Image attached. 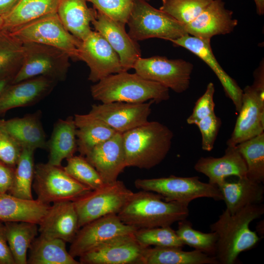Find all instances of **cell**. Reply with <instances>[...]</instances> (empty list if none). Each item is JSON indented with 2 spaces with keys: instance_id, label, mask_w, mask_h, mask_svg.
Masks as SVG:
<instances>
[{
  "instance_id": "cell-30",
  "label": "cell",
  "mask_w": 264,
  "mask_h": 264,
  "mask_svg": "<svg viewBox=\"0 0 264 264\" xmlns=\"http://www.w3.org/2000/svg\"><path fill=\"white\" fill-rule=\"evenodd\" d=\"M142 264H219L214 256L194 250L184 251L177 247H148Z\"/></svg>"
},
{
  "instance_id": "cell-1",
  "label": "cell",
  "mask_w": 264,
  "mask_h": 264,
  "mask_svg": "<svg viewBox=\"0 0 264 264\" xmlns=\"http://www.w3.org/2000/svg\"><path fill=\"white\" fill-rule=\"evenodd\" d=\"M264 213L261 204L248 205L234 214L226 209L210 226L218 236L215 257L219 264H236L239 255L253 248L260 240L249 225Z\"/></svg>"
},
{
  "instance_id": "cell-50",
  "label": "cell",
  "mask_w": 264,
  "mask_h": 264,
  "mask_svg": "<svg viewBox=\"0 0 264 264\" xmlns=\"http://www.w3.org/2000/svg\"><path fill=\"white\" fill-rule=\"evenodd\" d=\"M4 23V17L0 16V30H2Z\"/></svg>"
},
{
  "instance_id": "cell-2",
  "label": "cell",
  "mask_w": 264,
  "mask_h": 264,
  "mask_svg": "<svg viewBox=\"0 0 264 264\" xmlns=\"http://www.w3.org/2000/svg\"><path fill=\"white\" fill-rule=\"evenodd\" d=\"M189 204L166 201L157 193L141 190L133 192L117 215L137 229L171 226L187 219Z\"/></svg>"
},
{
  "instance_id": "cell-51",
  "label": "cell",
  "mask_w": 264,
  "mask_h": 264,
  "mask_svg": "<svg viewBox=\"0 0 264 264\" xmlns=\"http://www.w3.org/2000/svg\"><path fill=\"white\" fill-rule=\"evenodd\" d=\"M146 0L148 2V1H150V0Z\"/></svg>"
},
{
  "instance_id": "cell-11",
  "label": "cell",
  "mask_w": 264,
  "mask_h": 264,
  "mask_svg": "<svg viewBox=\"0 0 264 264\" xmlns=\"http://www.w3.org/2000/svg\"><path fill=\"white\" fill-rule=\"evenodd\" d=\"M193 68V65L190 62L160 56L140 57L133 67L135 72L142 77L158 83L177 93L189 88Z\"/></svg>"
},
{
  "instance_id": "cell-48",
  "label": "cell",
  "mask_w": 264,
  "mask_h": 264,
  "mask_svg": "<svg viewBox=\"0 0 264 264\" xmlns=\"http://www.w3.org/2000/svg\"><path fill=\"white\" fill-rule=\"evenodd\" d=\"M19 0H0V16L4 17L17 4Z\"/></svg>"
},
{
  "instance_id": "cell-42",
  "label": "cell",
  "mask_w": 264,
  "mask_h": 264,
  "mask_svg": "<svg viewBox=\"0 0 264 264\" xmlns=\"http://www.w3.org/2000/svg\"><path fill=\"white\" fill-rule=\"evenodd\" d=\"M215 91L214 84L209 83L204 93L197 100L191 114L186 120L188 124L196 125L199 121L215 112Z\"/></svg>"
},
{
  "instance_id": "cell-41",
  "label": "cell",
  "mask_w": 264,
  "mask_h": 264,
  "mask_svg": "<svg viewBox=\"0 0 264 264\" xmlns=\"http://www.w3.org/2000/svg\"><path fill=\"white\" fill-rule=\"evenodd\" d=\"M94 8L112 20L127 24L134 0H87Z\"/></svg>"
},
{
  "instance_id": "cell-9",
  "label": "cell",
  "mask_w": 264,
  "mask_h": 264,
  "mask_svg": "<svg viewBox=\"0 0 264 264\" xmlns=\"http://www.w3.org/2000/svg\"><path fill=\"white\" fill-rule=\"evenodd\" d=\"M33 187L37 199L47 204L73 201L91 190L71 177L61 166L48 163L35 165Z\"/></svg>"
},
{
  "instance_id": "cell-3",
  "label": "cell",
  "mask_w": 264,
  "mask_h": 264,
  "mask_svg": "<svg viewBox=\"0 0 264 264\" xmlns=\"http://www.w3.org/2000/svg\"><path fill=\"white\" fill-rule=\"evenodd\" d=\"M122 134L127 167L145 169L154 168L165 159L174 136L166 125L149 121Z\"/></svg>"
},
{
  "instance_id": "cell-14",
  "label": "cell",
  "mask_w": 264,
  "mask_h": 264,
  "mask_svg": "<svg viewBox=\"0 0 264 264\" xmlns=\"http://www.w3.org/2000/svg\"><path fill=\"white\" fill-rule=\"evenodd\" d=\"M227 146L238 144L264 132V93L252 85L243 89L242 106Z\"/></svg>"
},
{
  "instance_id": "cell-7",
  "label": "cell",
  "mask_w": 264,
  "mask_h": 264,
  "mask_svg": "<svg viewBox=\"0 0 264 264\" xmlns=\"http://www.w3.org/2000/svg\"><path fill=\"white\" fill-rule=\"evenodd\" d=\"M23 44V61L12 84L38 76L48 77L57 82L65 80L71 59L67 52L44 44Z\"/></svg>"
},
{
  "instance_id": "cell-24",
  "label": "cell",
  "mask_w": 264,
  "mask_h": 264,
  "mask_svg": "<svg viewBox=\"0 0 264 264\" xmlns=\"http://www.w3.org/2000/svg\"><path fill=\"white\" fill-rule=\"evenodd\" d=\"M41 118L42 112L38 110L22 117L0 120V126L22 149H47V141Z\"/></svg>"
},
{
  "instance_id": "cell-34",
  "label": "cell",
  "mask_w": 264,
  "mask_h": 264,
  "mask_svg": "<svg viewBox=\"0 0 264 264\" xmlns=\"http://www.w3.org/2000/svg\"><path fill=\"white\" fill-rule=\"evenodd\" d=\"M35 150L22 148L15 168L12 185L8 194L27 199H33L32 187L34 177V154Z\"/></svg>"
},
{
  "instance_id": "cell-47",
  "label": "cell",
  "mask_w": 264,
  "mask_h": 264,
  "mask_svg": "<svg viewBox=\"0 0 264 264\" xmlns=\"http://www.w3.org/2000/svg\"><path fill=\"white\" fill-rule=\"evenodd\" d=\"M17 72H12L0 75V97L10 84H12Z\"/></svg>"
},
{
  "instance_id": "cell-49",
  "label": "cell",
  "mask_w": 264,
  "mask_h": 264,
  "mask_svg": "<svg viewBox=\"0 0 264 264\" xmlns=\"http://www.w3.org/2000/svg\"><path fill=\"white\" fill-rule=\"evenodd\" d=\"M256 11L258 15H263L264 14V0H254Z\"/></svg>"
},
{
  "instance_id": "cell-29",
  "label": "cell",
  "mask_w": 264,
  "mask_h": 264,
  "mask_svg": "<svg viewBox=\"0 0 264 264\" xmlns=\"http://www.w3.org/2000/svg\"><path fill=\"white\" fill-rule=\"evenodd\" d=\"M77 150L85 156L98 145L106 141L117 132L90 113L75 114Z\"/></svg>"
},
{
  "instance_id": "cell-25",
  "label": "cell",
  "mask_w": 264,
  "mask_h": 264,
  "mask_svg": "<svg viewBox=\"0 0 264 264\" xmlns=\"http://www.w3.org/2000/svg\"><path fill=\"white\" fill-rule=\"evenodd\" d=\"M235 181L226 179L219 188L221 193L226 209L234 214L245 207L261 204L264 199L263 183L250 179L246 176L238 178Z\"/></svg>"
},
{
  "instance_id": "cell-17",
  "label": "cell",
  "mask_w": 264,
  "mask_h": 264,
  "mask_svg": "<svg viewBox=\"0 0 264 264\" xmlns=\"http://www.w3.org/2000/svg\"><path fill=\"white\" fill-rule=\"evenodd\" d=\"M97 12L96 17L91 22L95 31L101 34L117 53L124 71L133 68L136 61L141 57L137 42L126 32L125 24Z\"/></svg>"
},
{
  "instance_id": "cell-20",
  "label": "cell",
  "mask_w": 264,
  "mask_h": 264,
  "mask_svg": "<svg viewBox=\"0 0 264 264\" xmlns=\"http://www.w3.org/2000/svg\"><path fill=\"white\" fill-rule=\"evenodd\" d=\"M57 83L38 76L10 84L0 97V115L12 109L35 105L47 96Z\"/></svg>"
},
{
  "instance_id": "cell-22",
  "label": "cell",
  "mask_w": 264,
  "mask_h": 264,
  "mask_svg": "<svg viewBox=\"0 0 264 264\" xmlns=\"http://www.w3.org/2000/svg\"><path fill=\"white\" fill-rule=\"evenodd\" d=\"M38 225L40 234L71 243L80 229L73 201L53 203Z\"/></svg>"
},
{
  "instance_id": "cell-27",
  "label": "cell",
  "mask_w": 264,
  "mask_h": 264,
  "mask_svg": "<svg viewBox=\"0 0 264 264\" xmlns=\"http://www.w3.org/2000/svg\"><path fill=\"white\" fill-rule=\"evenodd\" d=\"M50 205L38 199H23L7 193H0V221L28 222L38 225Z\"/></svg>"
},
{
  "instance_id": "cell-26",
  "label": "cell",
  "mask_w": 264,
  "mask_h": 264,
  "mask_svg": "<svg viewBox=\"0 0 264 264\" xmlns=\"http://www.w3.org/2000/svg\"><path fill=\"white\" fill-rule=\"evenodd\" d=\"M87 0H59L56 13L66 29L80 41L92 31L90 24L97 10L89 8Z\"/></svg>"
},
{
  "instance_id": "cell-45",
  "label": "cell",
  "mask_w": 264,
  "mask_h": 264,
  "mask_svg": "<svg viewBox=\"0 0 264 264\" xmlns=\"http://www.w3.org/2000/svg\"><path fill=\"white\" fill-rule=\"evenodd\" d=\"M15 168L0 161V193H8L14 179Z\"/></svg>"
},
{
  "instance_id": "cell-19",
  "label": "cell",
  "mask_w": 264,
  "mask_h": 264,
  "mask_svg": "<svg viewBox=\"0 0 264 264\" xmlns=\"http://www.w3.org/2000/svg\"><path fill=\"white\" fill-rule=\"evenodd\" d=\"M222 0H213L192 22L185 25L187 33L205 40L232 32L238 23Z\"/></svg>"
},
{
  "instance_id": "cell-28",
  "label": "cell",
  "mask_w": 264,
  "mask_h": 264,
  "mask_svg": "<svg viewBox=\"0 0 264 264\" xmlns=\"http://www.w3.org/2000/svg\"><path fill=\"white\" fill-rule=\"evenodd\" d=\"M76 130L73 116L56 121L51 137L47 142L48 163L61 166L64 159L74 155L77 150Z\"/></svg>"
},
{
  "instance_id": "cell-12",
  "label": "cell",
  "mask_w": 264,
  "mask_h": 264,
  "mask_svg": "<svg viewBox=\"0 0 264 264\" xmlns=\"http://www.w3.org/2000/svg\"><path fill=\"white\" fill-rule=\"evenodd\" d=\"M78 60L84 61L90 72L88 79L96 83L111 74L123 71L119 57L99 33L93 31L78 47Z\"/></svg>"
},
{
  "instance_id": "cell-32",
  "label": "cell",
  "mask_w": 264,
  "mask_h": 264,
  "mask_svg": "<svg viewBox=\"0 0 264 264\" xmlns=\"http://www.w3.org/2000/svg\"><path fill=\"white\" fill-rule=\"evenodd\" d=\"M59 0H19L5 16L3 30L10 31L44 15L56 12Z\"/></svg>"
},
{
  "instance_id": "cell-43",
  "label": "cell",
  "mask_w": 264,
  "mask_h": 264,
  "mask_svg": "<svg viewBox=\"0 0 264 264\" xmlns=\"http://www.w3.org/2000/svg\"><path fill=\"white\" fill-rule=\"evenodd\" d=\"M201 134V147L202 150L210 152L214 148L221 121L213 112L199 121L196 125Z\"/></svg>"
},
{
  "instance_id": "cell-8",
  "label": "cell",
  "mask_w": 264,
  "mask_h": 264,
  "mask_svg": "<svg viewBox=\"0 0 264 264\" xmlns=\"http://www.w3.org/2000/svg\"><path fill=\"white\" fill-rule=\"evenodd\" d=\"M8 31L22 42L53 46L67 52L78 60L79 40L64 27L56 12L52 13Z\"/></svg>"
},
{
  "instance_id": "cell-46",
  "label": "cell",
  "mask_w": 264,
  "mask_h": 264,
  "mask_svg": "<svg viewBox=\"0 0 264 264\" xmlns=\"http://www.w3.org/2000/svg\"><path fill=\"white\" fill-rule=\"evenodd\" d=\"M0 264H15L7 243L4 223L0 221Z\"/></svg>"
},
{
  "instance_id": "cell-10",
  "label": "cell",
  "mask_w": 264,
  "mask_h": 264,
  "mask_svg": "<svg viewBox=\"0 0 264 264\" xmlns=\"http://www.w3.org/2000/svg\"><path fill=\"white\" fill-rule=\"evenodd\" d=\"M133 192L118 180L105 183L91 190L73 201L79 220V226L98 218L118 214L132 195Z\"/></svg>"
},
{
  "instance_id": "cell-13",
  "label": "cell",
  "mask_w": 264,
  "mask_h": 264,
  "mask_svg": "<svg viewBox=\"0 0 264 264\" xmlns=\"http://www.w3.org/2000/svg\"><path fill=\"white\" fill-rule=\"evenodd\" d=\"M137 229L124 223L117 214L98 218L80 228L71 242L69 253L74 258L79 257L113 238L134 234Z\"/></svg>"
},
{
  "instance_id": "cell-31",
  "label": "cell",
  "mask_w": 264,
  "mask_h": 264,
  "mask_svg": "<svg viewBox=\"0 0 264 264\" xmlns=\"http://www.w3.org/2000/svg\"><path fill=\"white\" fill-rule=\"evenodd\" d=\"M62 239L40 234L33 241L27 258L29 264H81L67 251Z\"/></svg>"
},
{
  "instance_id": "cell-44",
  "label": "cell",
  "mask_w": 264,
  "mask_h": 264,
  "mask_svg": "<svg viewBox=\"0 0 264 264\" xmlns=\"http://www.w3.org/2000/svg\"><path fill=\"white\" fill-rule=\"evenodd\" d=\"M22 151L18 143L0 126V161L15 167Z\"/></svg>"
},
{
  "instance_id": "cell-38",
  "label": "cell",
  "mask_w": 264,
  "mask_h": 264,
  "mask_svg": "<svg viewBox=\"0 0 264 264\" xmlns=\"http://www.w3.org/2000/svg\"><path fill=\"white\" fill-rule=\"evenodd\" d=\"M213 0H162L159 9L185 25L195 19Z\"/></svg>"
},
{
  "instance_id": "cell-39",
  "label": "cell",
  "mask_w": 264,
  "mask_h": 264,
  "mask_svg": "<svg viewBox=\"0 0 264 264\" xmlns=\"http://www.w3.org/2000/svg\"><path fill=\"white\" fill-rule=\"evenodd\" d=\"M134 236L145 247L153 246L182 248L185 245L171 226L137 229Z\"/></svg>"
},
{
  "instance_id": "cell-35",
  "label": "cell",
  "mask_w": 264,
  "mask_h": 264,
  "mask_svg": "<svg viewBox=\"0 0 264 264\" xmlns=\"http://www.w3.org/2000/svg\"><path fill=\"white\" fill-rule=\"evenodd\" d=\"M236 147L246 163V177L263 183L264 132L238 144Z\"/></svg>"
},
{
  "instance_id": "cell-5",
  "label": "cell",
  "mask_w": 264,
  "mask_h": 264,
  "mask_svg": "<svg viewBox=\"0 0 264 264\" xmlns=\"http://www.w3.org/2000/svg\"><path fill=\"white\" fill-rule=\"evenodd\" d=\"M127 24L134 41L159 38L169 41L188 34L185 25L146 0H134Z\"/></svg>"
},
{
  "instance_id": "cell-21",
  "label": "cell",
  "mask_w": 264,
  "mask_h": 264,
  "mask_svg": "<svg viewBox=\"0 0 264 264\" xmlns=\"http://www.w3.org/2000/svg\"><path fill=\"white\" fill-rule=\"evenodd\" d=\"M85 157L95 168L105 183L116 181L127 167L122 133H115L108 140L95 146Z\"/></svg>"
},
{
  "instance_id": "cell-40",
  "label": "cell",
  "mask_w": 264,
  "mask_h": 264,
  "mask_svg": "<svg viewBox=\"0 0 264 264\" xmlns=\"http://www.w3.org/2000/svg\"><path fill=\"white\" fill-rule=\"evenodd\" d=\"M64 168L66 172L80 183L91 190L98 189L105 184L95 168L82 155L67 158Z\"/></svg>"
},
{
  "instance_id": "cell-4",
  "label": "cell",
  "mask_w": 264,
  "mask_h": 264,
  "mask_svg": "<svg viewBox=\"0 0 264 264\" xmlns=\"http://www.w3.org/2000/svg\"><path fill=\"white\" fill-rule=\"evenodd\" d=\"M93 99L102 103L122 102L142 103L153 101L159 103L170 98L169 89L147 80L135 72L111 74L90 87Z\"/></svg>"
},
{
  "instance_id": "cell-33",
  "label": "cell",
  "mask_w": 264,
  "mask_h": 264,
  "mask_svg": "<svg viewBox=\"0 0 264 264\" xmlns=\"http://www.w3.org/2000/svg\"><path fill=\"white\" fill-rule=\"evenodd\" d=\"M8 245L15 264H27V253L38 235V224L28 222H4Z\"/></svg>"
},
{
  "instance_id": "cell-6",
  "label": "cell",
  "mask_w": 264,
  "mask_h": 264,
  "mask_svg": "<svg viewBox=\"0 0 264 264\" xmlns=\"http://www.w3.org/2000/svg\"><path fill=\"white\" fill-rule=\"evenodd\" d=\"M135 187L160 195L166 201L188 203L197 198H208L223 200L218 186L203 182L198 176L181 177L174 175L153 178H138Z\"/></svg>"
},
{
  "instance_id": "cell-18",
  "label": "cell",
  "mask_w": 264,
  "mask_h": 264,
  "mask_svg": "<svg viewBox=\"0 0 264 264\" xmlns=\"http://www.w3.org/2000/svg\"><path fill=\"white\" fill-rule=\"evenodd\" d=\"M171 42L175 46L189 50L209 66L220 81L226 96L231 100L235 110L239 111L242 106L243 89L218 63L212 49L211 40L202 39L186 34Z\"/></svg>"
},
{
  "instance_id": "cell-16",
  "label": "cell",
  "mask_w": 264,
  "mask_h": 264,
  "mask_svg": "<svg viewBox=\"0 0 264 264\" xmlns=\"http://www.w3.org/2000/svg\"><path fill=\"white\" fill-rule=\"evenodd\" d=\"M151 100L142 103L114 102L93 105L88 112L113 129L123 133L148 121Z\"/></svg>"
},
{
  "instance_id": "cell-23",
  "label": "cell",
  "mask_w": 264,
  "mask_h": 264,
  "mask_svg": "<svg viewBox=\"0 0 264 264\" xmlns=\"http://www.w3.org/2000/svg\"><path fill=\"white\" fill-rule=\"evenodd\" d=\"M195 170L206 176L209 183L219 186L228 177L246 176L245 161L236 146H227L220 157H201L194 165Z\"/></svg>"
},
{
  "instance_id": "cell-37",
  "label": "cell",
  "mask_w": 264,
  "mask_h": 264,
  "mask_svg": "<svg viewBox=\"0 0 264 264\" xmlns=\"http://www.w3.org/2000/svg\"><path fill=\"white\" fill-rule=\"evenodd\" d=\"M23 57V44L8 31L0 30V75L18 72Z\"/></svg>"
},
{
  "instance_id": "cell-15",
  "label": "cell",
  "mask_w": 264,
  "mask_h": 264,
  "mask_svg": "<svg viewBox=\"0 0 264 264\" xmlns=\"http://www.w3.org/2000/svg\"><path fill=\"white\" fill-rule=\"evenodd\" d=\"M134 234L113 238L79 257L81 264H142L145 249Z\"/></svg>"
},
{
  "instance_id": "cell-36",
  "label": "cell",
  "mask_w": 264,
  "mask_h": 264,
  "mask_svg": "<svg viewBox=\"0 0 264 264\" xmlns=\"http://www.w3.org/2000/svg\"><path fill=\"white\" fill-rule=\"evenodd\" d=\"M176 232L184 245L215 257L218 236L216 232L203 233L193 228L186 219L178 221Z\"/></svg>"
}]
</instances>
